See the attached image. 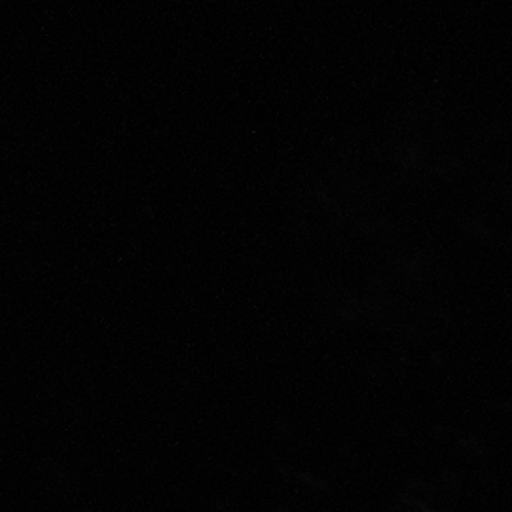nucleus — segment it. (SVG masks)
I'll list each match as a JSON object with an SVG mask.
<instances>
[]
</instances>
